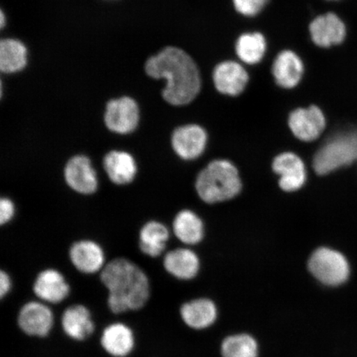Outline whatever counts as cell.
<instances>
[{
	"instance_id": "27",
	"label": "cell",
	"mask_w": 357,
	"mask_h": 357,
	"mask_svg": "<svg viewBox=\"0 0 357 357\" xmlns=\"http://www.w3.org/2000/svg\"><path fill=\"white\" fill-rule=\"evenodd\" d=\"M236 10L241 15L254 17L260 13L270 0H233Z\"/></svg>"
},
{
	"instance_id": "24",
	"label": "cell",
	"mask_w": 357,
	"mask_h": 357,
	"mask_svg": "<svg viewBox=\"0 0 357 357\" xmlns=\"http://www.w3.org/2000/svg\"><path fill=\"white\" fill-rule=\"evenodd\" d=\"M173 231L183 243L197 244L203 239V222L194 212L182 211L178 213L173 222Z\"/></svg>"
},
{
	"instance_id": "15",
	"label": "cell",
	"mask_w": 357,
	"mask_h": 357,
	"mask_svg": "<svg viewBox=\"0 0 357 357\" xmlns=\"http://www.w3.org/2000/svg\"><path fill=\"white\" fill-rule=\"evenodd\" d=\"M213 79L218 92L223 95L236 96L247 86L249 77L242 65L236 61H227L215 67Z\"/></svg>"
},
{
	"instance_id": "19",
	"label": "cell",
	"mask_w": 357,
	"mask_h": 357,
	"mask_svg": "<svg viewBox=\"0 0 357 357\" xmlns=\"http://www.w3.org/2000/svg\"><path fill=\"white\" fill-rule=\"evenodd\" d=\"M303 70L301 57L292 51L281 52L272 66L276 84L284 89L296 87L302 79Z\"/></svg>"
},
{
	"instance_id": "30",
	"label": "cell",
	"mask_w": 357,
	"mask_h": 357,
	"mask_svg": "<svg viewBox=\"0 0 357 357\" xmlns=\"http://www.w3.org/2000/svg\"><path fill=\"white\" fill-rule=\"evenodd\" d=\"M4 25H6V17H4V13L1 11L0 12V26L3 29Z\"/></svg>"
},
{
	"instance_id": "9",
	"label": "cell",
	"mask_w": 357,
	"mask_h": 357,
	"mask_svg": "<svg viewBox=\"0 0 357 357\" xmlns=\"http://www.w3.org/2000/svg\"><path fill=\"white\" fill-rule=\"evenodd\" d=\"M289 126L298 139L312 142L319 137L326 127L323 111L318 106L298 108L294 110L289 117Z\"/></svg>"
},
{
	"instance_id": "5",
	"label": "cell",
	"mask_w": 357,
	"mask_h": 357,
	"mask_svg": "<svg viewBox=\"0 0 357 357\" xmlns=\"http://www.w3.org/2000/svg\"><path fill=\"white\" fill-rule=\"evenodd\" d=\"M307 266L317 280L329 287L345 283L350 275L349 264L345 257L327 248L317 249L312 254Z\"/></svg>"
},
{
	"instance_id": "25",
	"label": "cell",
	"mask_w": 357,
	"mask_h": 357,
	"mask_svg": "<svg viewBox=\"0 0 357 357\" xmlns=\"http://www.w3.org/2000/svg\"><path fill=\"white\" fill-rule=\"evenodd\" d=\"M266 51V38L260 33H245L236 41V55L244 63L257 64L264 57Z\"/></svg>"
},
{
	"instance_id": "12",
	"label": "cell",
	"mask_w": 357,
	"mask_h": 357,
	"mask_svg": "<svg viewBox=\"0 0 357 357\" xmlns=\"http://www.w3.org/2000/svg\"><path fill=\"white\" fill-rule=\"evenodd\" d=\"M100 345L112 357H127L135 348V334L127 324L120 322L110 324L102 330Z\"/></svg>"
},
{
	"instance_id": "21",
	"label": "cell",
	"mask_w": 357,
	"mask_h": 357,
	"mask_svg": "<svg viewBox=\"0 0 357 357\" xmlns=\"http://www.w3.org/2000/svg\"><path fill=\"white\" fill-rule=\"evenodd\" d=\"M181 315L183 321L191 328L203 329L215 321L217 309L211 301L199 298L183 305Z\"/></svg>"
},
{
	"instance_id": "22",
	"label": "cell",
	"mask_w": 357,
	"mask_h": 357,
	"mask_svg": "<svg viewBox=\"0 0 357 357\" xmlns=\"http://www.w3.org/2000/svg\"><path fill=\"white\" fill-rule=\"evenodd\" d=\"M169 238V230L163 223L158 221L147 222L140 230V250L146 256L158 257L166 248Z\"/></svg>"
},
{
	"instance_id": "29",
	"label": "cell",
	"mask_w": 357,
	"mask_h": 357,
	"mask_svg": "<svg viewBox=\"0 0 357 357\" xmlns=\"http://www.w3.org/2000/svg\"><path fill=\"white\" fill-rule=\"evenodd\" d=\"M12 288V281L10 276L7 272L1 271L0 272V298H3L10 292Z\"/></svg>"
},
{
	"instance_id": "10",
	"label": "cell",
	"mask_w": 357,
	"mask_h": 357,
	"mask_svg": "<svg viewBox=\"0 0 357 357\" xmlns=\"http://www.w3.org/2000/svg\"><path fill=\"white\" fill-rule=\"evenodd\" d=\"M207 133L199 125H185L172 134V145L181 158L190 160L202 155L207 144Z\"/></svg>"
},
{
	"instance_id": "11",
	"label": "cell",
	"mask_w": 357,
	"mask_h": 357,
	"mask_svg": "<svg viewBox=\"0 0 357 357\" xmlns=\"http://www.w3.org/2000/svg\"><path fill=\"white\" fill-rule=\"evenodd\" d=\"M273 171L280 176L279 185L287 192L302 188L306 181L305 165L300 156L293 153H284L276 156L272 164Z\"/></svg>"
},
{
	"instance_id": "4",
	"label": "cell",
	"mask_w": 357,
	"mask_h": 357,
	"mask_svg": "<svg viewBox=\"0 0 357 357\" xmlns=\"http://www.w3.org/2000/svg\"><path fill=\"white\" fill-rule=\"evenodd\" d=\"M356 160L357 131L350 129L330 137L317 151L312 166L318 175L324 176Z\"/></svg>"
},
{
	"instance_id": "18",
	"label": "cell",
	"mask_w": 357,
	"mask_h": 357,
	"mask_svg": "<svg viewBox=\"0 0 357 357\" xmlns=\"http://www.w3.org/2000/svg\"><path fill=\"white\" fill-rule=\"evenodd\" d=\"M102 166L111 182L118 185L130 184L137 174L135 158L128 151H109L102 160Z\"/></svg>"
},
{
	"instance_id": "1",
	"label": "cell",
	"mask_w": 357,
	"mask_h": 357,
	"mask_svg": "<svg viewBox=\"0 0 357 357\" xmlns=\"http://www.w3.org/2000/svg\"><path fill=\"white\" fill-rule=\"evenodd\" d=\"M145 70L151 78L166 79L162 93L169 105H188L199 95L201 78L198 66L180 48L167 47L151 56L146 62Z\"/></svg>"
},
{
	"instance_id": "28",
	"label": "cell",
	"mask_w": 357,
	"mask_h": 357,
	"mask_svg": "<svg viewBox=\"0 0 357 357\" xmlns=\"http://www.w3.org/2000/svg\"><path fill=\"white\" fill-rule=\"evenodd\" d=\"M15 214V205L8 198H2L0 200V223L1 225L10 222Z\"/></svg>"
},
{
	"instance_id": "16",
	"label": "cell",
	"mask_w": 357,
	"mask_h": 357,
	"mask_svg": "<svg viewBox=\"0 0 357 357\" xmlns=\"http://www.w3.org/2000/svg\"><path fill=\"white\" fill-rule=\"evenodd\" d=\"M70 260L84 274H95L104 269L105 256L100 244L91 240H82L71 245Z\"/></svg>"
},
{
	"instance_id": "26",
	"label": "cell",
	"mask_w": 357,
	"mask_h": 357,
	"mask_svg": "<svg viewBox=\"0 0 357 357\" xmlns=\"http://www.w3.org/2000/svg\"><path fill=\"white\" fill-rule=\"evenodd\" d=\"M255 339L248 335H235L227 337L222 344L223 357H257Z\"/></svg>"
},
{
	"instance_id": "2",
	"label": "cell",
	"mask_w": 357,
	"mask_h": 357,
	"mask_svg": "<svg viewBox=\"0 0 357 357\" xmlns=\"http://www.w3.org/2000/svg\"><path fill=\"white\" fill-rule=\"evenodd\" d=\"M100 279L109 292V309L115 314L139 310L149 301V278L139 266L126 258L109 262L101 271Z\"/></svg>"
},
{
	"instance_id": "20",
	"label": "cell",
	"mask_w": 357,
	"mask_h": 357,
	"mask_svg": "<svg viewBox=\"0 0 357 357\" xmlns=\"http://www.w3.org/2000/svg\"><path fill=\"white\" fill-rule=\"evenodd\" d=\"M163 265L168 273L180 280L193 279L199 270L197 255L186 248L169 252L164 258Z\"/></svg>"
},
{
	"instance_id": "13",
	"label": "cell",
	"mask_w": 357,
	"mask_h": 357,
	"mask_svg": "<svg viewBox=\"0 0 357 357\" xmlns=\"http://www.w3.org/2000/svg\"><path fill=\"white\" fill-rule=\"evenodd\" d=\"M33 292L42 302L56 305L69 296L70 288L60 271L47 269L40 272L36 278Z\"/></svg>"
},
{
	"instance_id": "3",
	"label": "cell",
	"mask_w": 357,
	"mask_h": 357,
	"mask_svg": "<svg viewBox=\"0 0 357 357\" xmlns=\"http://www.w3.org/2000/svg\"><path fill=\"white\" fill-rule=\"evenodd\" d=\"M195 187L201 199L214 204L234 198L242 189V182L234 164L216 160L199 173Z\"/></svg>"
},
{
	"instance_id": "8",
	"label": "cell",
	"mask_w": 357,
	"mask_h": 357,
	"mask_svg": "<svg viewBox=\"0 0 357 357\" xmlns=\"http://www.w3.org/2000/svg\"><path fill=\"white\" fill-rule=\"evenodd\" d=\"M64 178L67 185L80 195H93L99 187L96 169L91 159L84 155H74L67 162Z\"/></svg>"
},
{
	"instance_id": "7",
	"label": "cell",
	"mask_w": 357,
	"mask_h": 357,
	"mask_svg": "<svg viewBox=\"0 0 357 357\" xmlns=\"http://www.w3.org/2000/svg\"><path fill=\"white\" fill-rule=\"evenodd\" d=\"M139 108L130 97L123 96L108 102L105 123L111 132L122 134L132 132L139 123Z\"/></svg>"
},
{
	"instance_id": "14",
	"label": "cell",
	"mask_w": 357,
	"mask_h": 357,
	"mask_svg": "<svg viewBox=\"0 0 357 357\" xmlns=\"http://www.w3.org/2000/svg\"><path fill=\"white\" fill-rule=\"evenodd\" d=\"M312 42L321 47H330L344 41L346 26L333 13L317 17L310 25Z\"/></svg>"
},
{
	"instance_id": "23",
	"label": "cell",
	"mask_w": 357,
	"mask_h": 357,
	"mask_svg": "<svg viewBox=\"0 0 357 357\" xmlns=\"http://www.w3.org/2000/svg\"><path fill=\"white\" fill-rule=\"evenodd\" d=\"M28 62L25 45L16 39H3L0 42V70L10 74L24 70Z\"/></svg>"
},
{
	"instance_id": "17",
	"label": "cell",
	"mask_w": 357,
	"mask_h": 357,
	"mask_svg": "<svg viewBox=\"0 0 357 357\" xmlns=\"http://www.w3.org/2000/svg\"><path fill=\"white\" fill-rule=\"evenodd\" d=\"M61 328L69 338L83 342L95 332L96 324L86 306L75 305L67 307L62 314Z\"/></svg>"
},
{
	"instance_id": "6",
	"label": "cell",
	"mask_w": 357,
	"mask_h": 357,
	"mask_svg": "<svg viewBox=\"0 0 357 357\" xmlns=\"http://www.w3.org/2000/svg\"><path fill=\"white\" fill-rule=\"evenodd\" d=\"M54 314L47 303L29 301L22 305L17 324L21 331L33 337H46L54 327Z\"/></svg>"
}]
</instances>
